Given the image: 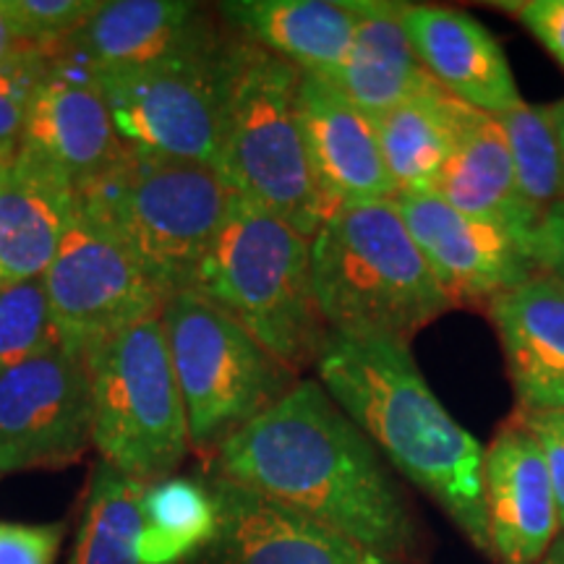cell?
Segmentation results:
<instances>
[{"label": "cell", "mask_w": 564, "mask_h": 564, "mask_svg": "<svg viewBox=\"0 0 564 564\" xmlns=\"http://www.w3.org/2000/svg\"><path fill=\"white\" fill-rule=\"evenodd\" d=\"M217 17L238 37L314 76L340 66L358 24L356 0H228Z\"/></svg>", "instance_id": "cell-21"}, {"label": "cell", "mask_w": 564, "mask_h": 564, "mask_svg": "<svg viewBox=\"0 0 564 564\" xmlns=\"http://www.w3.org/2000/svg\"><path fill=\"white\" fill-rule=\"evenodd\" d=\"M207 486L217 531L192 564H403L220 476H209Z\"/></svg>", "instance_id": "cell-14"}, {"label": "cell", "mask_w": 564, "mask_h": 564, "mask_svg": "<svg viewBox=\"0 0 564 564\" xmlns=\"http://www.w3.org/2000/svg\"><path fill=\"white\" fill-rule=\"evenodd\" d=\"M76 217V188L19 150L0 171V285L42 278Z\"/></svg>", "instance_id": "cell-20"}, {"label": "cell", "mask_w": 564, "mask_h": 564, "mask_svg": "<svg viewBox=\"0 0 564 564\" xmlns=\"http://www.w3.org/2000/svg\"><path fill=\"white\" fill-rule=\"evenodd\" d=\"M528 251H531L535 270L564 285V202L556 204L533 230Z\"/></svg>", "instance_id": "cell-34"}, {"label": "cell", "mask_w": 564, "mask_h": 564, "mask_svg": "<svg viewBox=\"0 0 564 564\" xmlns=\"http://www.w3.org/2000/svg\"><path fill=\"white\" fill-rule=\"evenodd\" d=\"M494 118L510 147L520 207L535 230L549 212L564 202V158L546 105L523 102Z\"/></svg>", "instance_id": "cell-27"}, {"label": "cell", "mask_w": 564, "mask_h": 564, "mask_svg": "<svg viewBox=\"0 0 564 564\" xmlns=\"http://www.w3.org/2000/svg\"><path fill=\"white\" fill-rule=\"evenodd\" d=\"M546 112H549V121H552V129L556 133V141H560V150L564 158V100L546 105Z\"/></svg>", "instance_id": "cell-36"}, {"label": "cell", "mask_w": 564, "mask_h": 564, "mask_svg": "<svg viewBox=\"0 0 564 564\" xmlns=\"http://www.w3.org/2000/svg\"><path fill=\"white\" fill-rule=\"evenodd\" d=\"M497 6L512 13L564 70V0H514Z\"/></svg>", "instance_id": "cell-33"}, {"label": "cell", "mask_w": 564, "mask_h": 564, "mask_svg": "<svg viewBox=\"0 0 564 564\" xmlns=\"http://www.w3.org/2000/svg\"><path fill=\"white\" fill-rule=\"evenodd\" d=\"M539 564H564V531L556 533V539L546 549V554L541 556Z\"/></svg>", "instance_id": "cell-37"}, {"label": "cell", "mask_w": 564, "mask_h": 564, "mask_svg": "<svg viewBox=\"0 0 564 564\" xmlns=\"http://www.w3.org/2000/svg\"><path fill=\"white\" fill-rule=\"evenodd\" d=\"M102 0H0L13 37L30 51L61 53L70 34L95 17Z\"/></svg>", "instance_id": "cell-29"}, {"label": "cell", "mask_w": 564, "mask_h": 564, "mask_svg": "<svg viewBox=\"0 0 564 564\" xmlns=\"http://www.w3.org/2000/svg\"><path fill=\"white\" fill-rule=\"evenodd\" d=\"M241 42L228 30L171 58L91 70L126 150L215 167Z\"/></svg>", "instance_id": "cell-9"}, {"label": "cell", "mask_w": 564, "mask_h": 564, "mask_svg": "<svg viewBox=\"0 0 564 564\" xmlns=\"http://www.w3.org/2000/svg\"><path fill=\"white\" fill-rule=\"evenodd\" d=\"M486 314L497 329L518 411H564V285L535 272L497 295Z\"/></svg>", "instance_id": "cell-19"}, {"label": "cell", "mask_w": 564, "mask_h": 564, "mask_svg": "<svg viewBox=\"0 0 564 564\" xmlns=\"http://www.w3.org/2000/svg\"><path fill=\"white\" fill-rule=\"evenodd\" d=\"M144 486L108 463L95 465L68 564H139Z\"/></svg>", "instance_id": "cell-26"}, {"label": "cell", "mask_w": 564, "mask_h": 564, "mask_svg": "<svg viewBox=\"0 0 564 564\" xmlns=\"http://www.w3.org/2000/svg\"><path fill=\"white\" fill-rule=\"evenodd\" d=\"M87 356L58 345L0 373V476L61 470L91 447Z\"/></svg>", "instance_id": "cell-11"}, {"label": "cell", "mask_w": 564, "mask_h": 564, "mask_svg": "<svg viewBox=\"0 0 564 564\" xmlns=\"http://www.w3.org/2000/svg\"><path fill=\"white\" fill-rule=\"evenodd\" d=\"M192 293L241 324L295 377L314 369L327 345L329 327L312 280V241L238 196Z\"/></svg>", "instance_id": "cell-4"}, {"label": "cell", "mask_w": 564, "mask_h": 564, "mask_svg": "<svg viewBox=\"0 0 564 564\" xmlns=\"http://www.w3.org/2000/svg\"><path fill=\"white\" fill-rule=\"evenodd\" d=\"M394 204L453 306L486 308L539 272L502 228L463 215L434 192L400 194Z\"/></svg>", "instance_id": "cell-12"}, {"label": "cell", "mask_w": 564, "mask_h": 564, "mask_svg": "<svg viewBox=\"0 0 564 564\" xmlns=\"http://www.w3.org/2000/svg\"><path fill=\"white\" fill-rule=\"evenodd\" d=\"M299 84V68L241 42L215 171L238 199L272 212L312 241L333 209L322 199L303 150Z\"/></svg>", "instance_id": "cell-6"}, {"label": "cell", "mask_w": 564, "mask_h": 564, "mask_svg": "<svg viewBox=\"0 0 564 564\" xmlns=\"http://www.w3.org/2000/svg\"><path fill=\"white\" fill-rule=\"evenodd\" d=\"M468 110V105L455 100L442 87H432L373 118L398 196L434 192L460 139Z\"/></svg>", "instance_id": "cell-24"}, {"label": "cell", "mask_w": 564, "mask_h": 564, "mask_svg": "<svg viewBox=\"0 0 564 564\" xmlns=\"http://www.w3.org/2000/svg\"><path fill=\"white\" fill-rule=\"evenodd\" d=\"M316 382L369 436L390 468L434 499L478 552L491 554L484 453L440 403L408 343L329 333Z\"/></svg>", "instance_id": "cell-2"}, {"label": "cell", "mask_w": 564, "mask_h": 564, "mask_svg": "<svg viewBox=\"0 0 564 564\" xmlns=\"http://www.w3.org/2000/svg\"><path fill=\"white\" fill-rule=\"evenodd\" d=\"M220 21L217 11L186 0H102L61 53L91 70L139 66L220 40L228 32Z\"/></svg>", "instance_id": "cell-18"}, {"label": "cell", "mask_w": 564, "mask_h": 564, "mask_svg": "<svg viewBox=\"0 0 564 564\" xmlns=\"http://www.w3.org/2000/svg\"><path fill=\"white\" fill-rule=\"evenodd\" d=\"M484 502L491 556L539 564L560 533V512L539 442L514 415L484 453Z\"/></svg>", "instance_id": "cell-16"}, {"label": "cell", "mask_w": 564, "mask_h": 564, "mask_svg": "<svg viewBox=\"0 0 564 564\" xmlns=\"http://www.w3.org/2000/svg\"><path fill=\"white\" fill-rule=\"evenodd\" d=\"M66 523H9L0 520V564H55Z\"/></svg>", "instance_id": "cell-31"}, {"label": "cell", "mask_w": 564, "mask_h": 564, "mask_svg": "<svg viewBox=\"0 0 564 564\" xmlns=\"http://www.w3.org/2000/svg\"><path fill=\"white\" fill-rule=\"evenodd\" d=\"M514 419L539 442L554 486L560 531H564V411H514Z\"/></svg>", "instance_id": "cell-32"}, {"label": "cell", "mask_w": 564, "mask_h": 564, "mask_svg": "<svg viewBox=\"0 0 564 564\" xmlns=\"http://www.w3.org/2000/svg\"><path fill=\"white\" fill-rule=\"evenodd\" d=\"M58 55V53H55ZM53 53H32L0 68V152L17 154L37 91Z\"/></svg>", "instance_id": "cell-30"}, {"label": "cell", "mask_w": 564, "mask_h": 564, "mask_svg": "<svg viewBox=\"0 0 564 564\" xmlns=\"http://www.w3.org/2000/svg\"><path fill=\"white\" fill-rule=\"evenodd\" d=\"M32 53H40V51H30L26 45H21V42L13 37L11 26L6 24L3 13H0V68L11 66V63H17L24 58V55H32Z\"/></svg>", "instance_id": "cell-35"}, {"label": "cell", "mask_w": 564, "mask_h": 564, "mask_svg": "<svg viewBox=\"0 0 564 564\" xmlns=\"http://www.w3.org/2000/svg\"><path fill=\"white\" fill-rule=\"evenodd\" d=\"M295 108L308 167L329 209L398 199L371 116L327 79L303 70Z\"/></svg>", "instance_id": "cell-15"}, {"label": "cell", "mask_w": 564, "mask_h": 564, "mask_svg": "<svg viewBox=\"0 0 564 564\" xmlns=\"http://www.w3.org/2000/svg\"><path fill=\"white\" fill-rule=\"evenodd\" d=\"M220 476L387 560L413 564L421 525L403 486L350 415L316 379L212 453Z\"/></svg>", "instance_id": "cell-1"}, {"label": "cell", "mask_w": 564, "mask_h": 564, "mask_svg": "<svg viewBox=\"0 0 564 564\" xmlns=\"http://www.w3.org/2000/svg\"><path fill=\"white\" fill-rule=\"evenodd\" d=\"M87 366L91 447L100 460L141 484L175 476L192 436L160 316L91 348Z\"/></svg>", "instance_id": "cell-7"}, {"label": "cell", "mask_w": 564, "mask_h": 564, "mask_svg": "<svg viewBox=\"0 0 564 564\" xmlns=\"http://www.w3.org/2000/svg\"><path fill=\"white\" fill-rule=\"evenodd\" d=\"M312 280L329 333L408 343L453 301L392 202L337 207L312 238Z\"/></svg>", "instance_id": "cell-3"}, {"label": "cell", "mask_w": 564, "mask_h": 564, "mask_svg": "<svg viewBox=\"0 0 564 564\" xmlns=\"http://www.w3.org/2000/svg\"><path fill=\"white\" fill-rule=\"evenodd\" d=\"M160 319L196 453L212 455L299 384L301 377L202 295H173Z\"/></svg>", "instance_id": "cell-8"}, {"label": "cell", "mask_w": 564, "mask_h": 564, "mask_svg": "<svg viewBox=\"0 0 564 564\" xmlns=\"http://www.w3.org/2000/svg\"><path fill=\"white\" fill-rule=\"evenodd\" d=\"M434 194L463 215L502 228L523 249L531 246L533 225L520 207L510 147L494 116L468 110L460 139L436 181Z\"/></svg>", "instance_id": "cell-23"}, {"label": "cell", "mask_w": 564, "mask_h": 564, "mask_svg": "<svg viewBox=\"0 0 564 564\" xmlns=\"http://www.w3.org/2000/svg\"><path fill=\"white\" fill-rule=\"evenodd\" d=\"M11 158H13V154H6V152H0V171H3V167L9 165Z\"/></svg>", "instance_id": "cell-38"}, {"label": "cell", "mask_w": 564, "mask_h": 564, "mask_svg": "<svg viewBox=\"0 0 564 564\" xmlns=\"http://www.w3.org/2000/svg\"><path fill=\"white\" fill-rule=\"evenodd\" d=\"M403 6L400 0H356L358 24L348 55L333 74L322 76L371 118L440 87L408 40Z\"/></svg>", "instance_id": "cell-22"}, {"label": "cell", "mask_w": 564, "mask_h": 564, "mask_svg": "<svg viewBox=\"0 0 564 564\" xmlns=\"http://www.w3.org/2000/svg\"><path fill=\"white\" fill-rule=\"evenodd\" d=\"M403 26L421 66L455 100L486 116H505L523 105L502 45L474 13L405 3Z\"/></svg>", "instance_id": "cell-17"}, {"label": "cell", "mask_w": 564, "mask_h": 564, "mask_svg": "<svg viewBox=\"0 0 564 564\" xmlns=\"http://www.w3.org/2000/svg\"><path fill=\"white\" fill-rule=\"evenodd\" d=\"M19 150L53 165L76 194L129 154L91 68L63 53L47 63L34 91Z\"/></svg>", "instance_id": "cell-13"}, {"label": "cell", "mask_w": 564, "mask_h": 564, "mask_svg": "<svg viewBox=\"0 0 564 564\" xmlns=\"http://www.w3.org/2000/svg\"><path fill=\"white\" fill-rule=\"evenodd\" d=\"M215 531L217 507L207 484L171 476L144 486L139 564L192 562Z\"/></svg>", "instance_id": "cell-25"}, {"label": "cell", "mask_w": 564, "mask_h": 564, "mask_svg": "<svg viewBox=\"0 0 564 564\" xmlns=\"http://www.w3.org/2000/svg\"><path fill=\"white\" fill-rule=\"evenodd\" d=\"M232 196L215 167L129 152L76 194V207L129 253L167 301L194 288Z\"/></svg>", "instance_id": "cell-5"}, {"label": "cell", "mask_w": 564, "mask_h": 564, "mask_svg": "<svg viewBox=\"0 0 564 564\" xmlns=\"http://www.w3.org/2000/svg\"><path fill=\"white\" fill-rule=\"evenodd\" d=\"M42 280L58 343L79 356L133 324L160 316L165 306V295L141 267L79 207Z\"/></svg>", "instance_id": "cell-10"}, {"label": "cell", "mask_w": 564, "mask_h": 564, "mask_svg": "<svg viewBox=\"0 0 564 564\" xmlns=\"http://www.w3.org/2000/svg\"><path fill=\"white\" fill-rule=\"evenodd\" d=\"M58 345L45 280L0 285V373Z\"/></svg>", "instance_id": "cell-28"}]
</instances>
